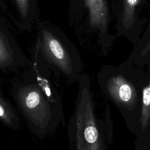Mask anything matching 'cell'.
I'll return each mask as SVG.
<instances>
[{
	"label": "cell",
	"instance_id": "cell-3",
	"mask_svg": "<svg viewBox=\"0 0 150 150\" xmlns=\"http://www.w3.org/2000/svg\"><path fill=\"white\" fill-rule=\"evenodd\" d=\"M77 82L78 90L73 112L67 127L71 150H108L104 118L96 111L89 76L83 73Z\"/></svg>",
	"mask_w": 150,
	"mask_h": 150
},
{
	"label": "cell",
	"instance_id": "cell-2",
	"mask_svg": "<svg viewBox=\"0 0 150 150\" xmlns=\"http://www.w3.org/2000/svg\"><path fill=\"white\" fill-rule=\"evenodd\" d=\"M144 68L125 62L118 66L104 65L97 74L99 88L122 117L128 129L140 132L142 90L146 82Z\"/></svg>",
	"mask_w": 150,
	"mask_h": 150
},
{
	"label": "cell",
	"instance_id": "cell-10",
	"mask_svg": "<svg viewBox=\"0 0 150 150\" xmlns=\"http://www.w3.org/2000/svg\"><path fill=\"white\" fill-rule=\"evenodd\" d=\"M135 150H150V122L145 129L136 136Z\"/></svg>",
	"mask_w": 150,
	"mask_h": 150
},
{
	"label": "cell",
	"instance_id": "cell-11",
	"mask_svg": "<svg viewBox=\"0 0 150 150\" xmlns=\"http://www.w3.org/2000/svg\"><path fill=\"white\" fill-rule=\"evenodd\" d=\"M105 108V113L104 117V121L105 125V129L106 132V137L108 145H111L113 139V124L110 111V107L109 104L106 103Z\"/></svg>",
	"mask_w": 150,
	"mask_h": 150
},
{
	"label": "cell",
	"instance_id": "cell-6",
	"mask_svg": "<svg viewBox=\"0 0 150 150\" xmlns=\"http://www.w3.org/2000/svg\"><path fill=\"white\" fill-rule=\"evenodd\" d=\"M28 60L16 40L0 16V71L3 73L16 71L26 66Z\"/></svg>",
	"mask_w": 150,
	"mask_h": 150
},
{
	"label": "cell",
	"instance_id": "cell-5",
	"mask_svg": "<svg viewBox=\"0 0 150 150\" xmlns=\"http://www.w3.org/2000/svg\"><path fill=\"white\" fill-rule=\"evenodd\" d=\"M108 0H70L69 14L74 27L82 32L98 33L100 38L108 33L112 14L117 12L110 8Z\"/></svg>",
	"mask_w": 150,
	"mask_h": 150
},
{
	"label": "cell",
	"instance_id": "cell-8",
	"mask_svg": "<svg viewBox=\"0 0 150 150\" xmlns=\"http://www.w3.org/2000/svg\"><path fill=\"white\" fill-rule=\"evenodd\" d=\"M142 0H117V28L119 32L125 35L134 33L137 38L136 28L140 26L138 23L136 9Z\"/></svg>",
	"mask_w": 150,
	"mask_h": 150
},
{
	"label": "cell",
	"instance_id": "cell-9",
	"mask_svg": "<svg viewBox=\"0 0 150 150\" xmlns=\"http://www.w3.org/2000/svg\"><path fill=\"white\" fill-rule=\"evenodd\" d=\"M0 121L10 129L17 130L21 127L18 114L11 103L4 96L0 88Z\"/></svg>",
	"mask_w": 150,
	"mask_h": 150
},
{
	"label": "cell",
	"instance_id": "cell-4",
	"mask_svg": "<svg viewBox=\"0 0 150 150\" xmlns=\"http://www.w3.org/2000/svg\"><path fill=\"white\" fill-rule=\"evenodd\" d=\"M38 39L33 54L57 75L77 81L83 72L78 50L66 35L50 23L36 20Z\"/></svg>",
	"mask_w": 150,
	"mask_h": 150
},
{
	"label": "cell",
	"instance_id": "cell-7",
	"mask_svg": "<svg viewBox=\"0 0 150 150\" xmlns=\"http://www.w3.org/2000/svg\"><path fill=\"white\" fill-rule=\"evenodd\" d=\"M0 6L20 29L31 30L38 18L36 0H0Z\"/></svg>",
	"mask_w": 150,
	"mask_h": 150
},
{
	"label": "cell",
	"instance_id": "cell-1",
	"mask_svg": "<svg viewBox=\"0 0 150 150\" xmlns=\"http://www.w3.org/2000/svg\"><path fill=\"white\" fill-rule=\"evenodd\" d=\"M11 93L18 112L30 132L39 139L64 123L62 98L50 79V70L33 56L30 69L12 83Z\"/></svg>",
	"mask_w": 150,
	"mask_h": 150
}]
</instances>
